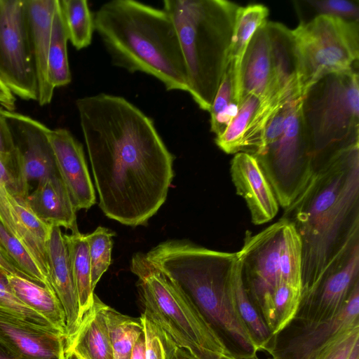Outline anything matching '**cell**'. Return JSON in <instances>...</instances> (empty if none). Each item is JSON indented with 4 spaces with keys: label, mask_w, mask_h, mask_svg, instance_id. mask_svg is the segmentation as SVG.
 I'll return each instance as SVG.
<instances>
[{
    "label": "cell",
    "mask_w": 359,
    "mask_h": 359,
    "mask_svg": "<svg viewBox=\"0 0 359 359\" xmlns=\"http://www.w3.org/2000/svg\"><path fill=\"white\" fill-rule=\"evenodd\" d=\"M76 105L100 208L122 224H146L166 200L173 155L153 121L124 97L99 93Z\"/></svg>",
    "instance_id": "obj_1"
},
{
    "label": "cell",
    "mask_w": 359,
    "mask_h": 359,
    "mask_svg": "<svg viewBox=\"0 0 359 359\" xmlns=\"http://www.w3.org/2000/svg\"><path fill=\"white\" fill-rule=\"evenodd\" d=\"M282 218L302 241V301L359 248V143L314 161Z\"/></svg>",
    "instance_id": "obj_2"
},
{
    "label": "cell",
    "mask_w": 359,
    "mask_h": 359,
    "mask_svg": "<svg viewBox=\"0 0 359 359\" xmlns=\"http://www.w3.org/2000/svg\"><path fill=\"white\" fill-rule=\"evenodd\" d=\"M147 259L191 301L223 346L237 359L259 351L236 311L233 288L236 252L211 250L187 240L162 242Z\"/></svg>",
    "instance_id": "obj_3"
},
{
    "label": "cell",
    "mask_w": 359,
    "mask_h": 359,
    "mask_svg": "<svg viewBox=\"0 0 359 359\" xmlns=\"http://www.w3.org/2000/svg\"><path fill=\"white\" fill-rule=\"evenodd\" d=\"M93 20L115 66L150 75L167 90L188 92L178 35L165 11L134 0H113L98 8Z\"/></svg>",
    "instance_id": "obj_4"
},
{
    "label": "cell",
    "mask_w": 359,
    "mask_h": 359,
    "mask_svg": "<svg viewBox=\"0 0 359 359\" xmlns=\"http://www.w3.org/2000/svg\"><path fill=\"white\" fill-rule=\"evenodd\" d=\"M183 53L188 92L198 107L210 109L229 63L240 6L226 0H164Z\"/></svg>",
    "instance_id": "obj_5"
},
{
    "label": "cell",
    "mask_w": 359,
    "mask_h": 359,
    "mask_svg": "<svg viewBox=\"0 0 359 359\" xmlns=\"http://www.w3.org/2000/svg\"><path fill=\"white\" fill-rule=\"evenodd\" d=\"M131 271L138 278L144 312L180 348L198 359L210 353H226L211 328L189 297L147 258L137 252Z\"/></svg>",
    "instance_id": "obj_6"
},
{
    "label": "cell",
    "mask_w": 359,
    "mask_h": 359,
    "mask_svg": "<svg viewBox=\"0 0 359 359\" xmlns=\"http://www.w3.org/2000/svg\"><path fill=\"white\" fill-rule=\"evenodd\" d=\"M302 114L313 162L359 143L358 68L327 74L305 92Z\"/></svg>",
    "instance_id": "obj_7"
},
{
    "label": "cell",
    "mask_w": 359,
    "mask_h": 359,
    "mask_svg": "<svg viewBox=\"0 0 359 359\" xmlns=\"http://www.w3.org/2000/svg\"><path fill=\"white\" fill-rule=\"evenodd\" d=\"M302 95L322 77L358 68L359 23L328 15L292 30Z\"/></svg>",
    "instance_id": "obj_8"
},
{
    "label": "cell",
    "mask_w": 359,
    "mask_h": 359,
    "mask_svg": "<svg viewBox=\"0 0 359 359\" xmlns=\"http://www.w3.org/2000/svg\"><path fill=\"white\" fill-rule=\"evenodd\" d=\"M302 99L292 107L281 135L253 155L283 209L295 198L313 169L311 145L302 114Z\"/></svg>",
    "instance_id": "obj_9"
},
{
    "label": "cell",
    "mask_w": 359,
    "mask_h": 359,
    "mask_svg": "<svg viewBox=\"0 0 359 359\" xmlns=\"http://www.w3.org/2000/svg\"><path fill=\"white\" fill-rule=\"evenodd\" d=\"M285 223L281 217L257 233L246 231L243 245L236 252L246 292L270 330L271 299L281 282L279 257Z\"/></svg>",
    "instance_id": "obj_10"
},
{
    "label": "cell",
    "mask_w": 359,
    "mask_h": 359,
    "mask_svg": "<svg viewBox=\"0 0 359 359\" xmlns=\"http://www.w3.org/2000/svg\"><path fill=\"white\" fill-rule=\"evenodd\" d=\"M0 79L15 95L37 101L25 0H0Z\"/></svg>",
    "instance_id": "obj_11"
},
{
    "label": "cell",
    "mask_w": 359,
    "mask_h": 359,
    "mask_svg": "<svg viewBox=\"0 0 359 359\" xmlns=\"http://www.w3.org/2000/svg\"><path fill=\"white\" fill-rule=\"evenodd\" d=\"M359 283L341 309L332 318L312 321L293 318L273 335L266 349L271 359H316L339 334L359 325Z\"/></svg>",
    "instance_id": "obj_12"
},
{
    "label": "cell",
    "mask_w": 359,
    "mask_h": 359,
    "mask_svg": "<svg viewBox=\"0 0 359 359\" xmlns=\"http://www.w3.org/2000/svg\"><path fill=\"white\" fill-rule=\"evenodd\" d=\"M0 346L14 359H68L63 334L1 309Z\"/></svg>",
    "instance_id": "obj_13"
},
{
    "label": "cell",
    "mask_w": 359,
    "mask_h": 359,
    "mask_svg": "<svg viewBox=\"0 0 359 359\" xmlns=\"http://www.w3.org/2000/svg\"><path fill=\"white\" fill-rule=\"evenodd\" d=\"M47 136L59 175L76 210L89 209L96 196L82 144L65 128L49 129Z\"/></svg>",
    "instance_id": "obj_14"
},
{
    "label": "cell",
    "mask_w": 359,
    "mask_h": 359,
    "mask_svg": "<svg viewBox=\"0 0 359 359\" xmlns=\"http://www.w3.org/2000/svg\"><path fill=\"white\" fill-rule=\"evenodd\" d=\"M0 223L26 248L49 280L47 243L51 226L35 215L27 198L10 193L1 184Z\"/></svg>",
    "instance_id": "obj_15"
},
{
    "label": "cell",
    "mask_w": 359,
    "mask_h": 359,
    "mask_svg": "<svg viewBox=\"0 0 359 359\" xmlns=\"http://www.w3.org/2000/svg\"><path fill=\"white\" fill-rule=\"evenodd\" d=\"M230 175L236 194L248 206L252 223L262 225L271 221L278 214L279 204L255 156L245 152L236 154L231 161Z\"/></svg>",
    "instance_id": "obj_16"
},
{
    "label": "cell",
    "mask_w": 359,
    "mask_h": 359,
    "mask_svg": "<svg viewBox=\"0 0 359 359\" xmlns=\"http://www.w3.org/2000/svg\"><path fill=\"white\" fill-rule=\"evenodd\" d=\"M359 283V248L339 268L327 276L315 291L299 305L294 318L321 321L334 317Z\"/></svg>",
    "instance_id": "obj_17"
},
{
    "label": "cell",
    "mask_w": 359,
    "mask_h": 359,
    "mask_svg": "<svg viewBox=\"0 0 359 359\" xmlns=\"http://www.w3.org/2000/svg\"><path fill=\"white\" fill-rule=\"evenodd\" d=\"M271 43V83L266 99L282 106L302 97L292 30L285 25L266 22Z\"/></svg>",
    "instance_id": "obj_18"
},
{
    "label": "cell",
    "mask_w": 359,
    "mask_h": 359,
    "mask_svg": "<svg viewBox=\"0 0 359 359\" xmlns=\"http://www.w3.org/2000/svg\"><path fill=\"white\" fill-rule=\"evenodd\" d=\"M47 253L49 280L65 314L67 343L76 332L81 319L67 243L60 227L51 226Z\"/></svg>",
    "instance_id": "obj_19"
},
{
    "label": "cell",
    "mask_w": 359,
    "mask_h": 359,
    "mask_svg": "<svg viewBox=\"0 0 359 359\" xmlns=\"http://www.w3.org/2000/svg\"><path fill=\"white\" fill-rule=\"evenodd\" d=\"M30 48L41 106L49 104L54 88L48 79V55L56 0H25Z\"/></svg>",
    "instance_id": "obj_20"
},
{
    "label": "cell",
    "mask_w": 359,
    "mask_h": 359,
    "mask_svg": "<svg viewBox=\"0 0 359 359\" xmlns=\"http://www.w3.org/2000/svg\"><path fill=\"white\" fill-rule=\"evenodd\" d=\"M267 20L254 33L235 81L238 104L250 95L266 98L271 83V43Z\"/></svg>",
    "instance_id": "obj_21"
},
{
    "label": "cell",
    "mask_w": 359,
    "mask_h": 359,
    "mask_svg": "<svg viewBox=\"0 0 359 359\" xmlns=\"http://www.w3.org/2000/svg\"><path fill=\"white\" fill-rule=\"evenodd\" d=\"M27 201L35 215L46 224L63 227L72 233L79 231L76 210L59 174L39 182Z\"/></svg>",
    "instance_id": "obj_22"
},
{
    "label": "cell",
    "mask_w": 359,
    "mask_h": 359,
    "mask_svg": "<svg viewBox=\"0 0 359 359\" xmlns=\"http://www.w3.org/2000/svg\"><path fill=\"white\" fill-rule=\"evenodd\" d=\"M95 294L93 304L83 315L79 328L66 343L68 359H114L104 309Z\"/></svg>",
    "instance_id": "obj_23"
},
{
    "label": "cell",
    "mask_w": 359,
    "mask_h": 359,
    "mask_svg": "<svg viewBox=\"0 0 359 359\" xmlns=\"http://www.w3.org/2000/svg\"><path fill=\"white\" fill-rule=\"evenodd\" d=\"M5 274L13 294L28 308L46 318L66 338L65 311L53 289L16 274Z\"/></svg>",
    "instance_id": "obj_24"
},
{
    "label": "cell",
    "mask_w": 359,
    "mask_h": 359,
    "mask_svg": "<svg viewBox=\"0 0 359 359\" xmlns=\"http://www.w3.org/2000/svg\"><path fill=\"white\" fill-rule=\"evenodd\" d=\"M67 243L70 267L76 287L80 318L89 310L94 301L91 285V266L86 234L79 231L64 234Z\"/></svg>",
    "instance_id": "obj_25"
},
{
    "label": "cell",
    "mask_w": 359,
    "mask_h": 359,
    "mask_svg": "<svg viewBox=\"0 0 359 359\" xmlns=\"http://www.w3.org/2000/svg\"><path fill=\"white\" fill-rule=\"evenodd\" d=\"M233 288L236 311L243 325L259 350L266 351L273 334L246 292L238 259L233 273Z\"/></svg>",
    "instance_id": "obj_26"
},
{
    "label": "cell",
    "mask_w": 359,
    "mask_h": 359,
    "mask_svg": "<svg viewBox=\"0 0 359 359\" xmlns=\"http://www.w3.org/2000/svg\"><path fill=\"white\" fill-rule=\"evenodd\" d=\"M67 41L59 0H56L48 55V79L54 89L67 86L72 81L67 55Z\"/></svg>",
    "instance_id": "obj_27"
},
{
    "label": "cell",
    "mask_w": 359,
    "mask_h": 359,
    "mask_svg": "<svg viewBox=\"0 0 359 359\" xmlns=\"http://www.w3.org/2000/svg\"><path fill=\"white\" fill-rule=\"evenodd\" d=\"M268 15V8L262 4L239 8L229 55V62L233 65L235 81L248 45L256 30L266 21Z\"/></svg>",
    "instance_id": "obj_28"
},
{
    "label": "cell",
    "mask_w": 359,
    "mask_h": 359,
    "mask_svg": "<svg viewBox=\"0 0 359 359\" xmlns=\"http://www.w3.org/2000/svg\"><path fill=\"white\" fill-rule=\"evenodd\" d=\"M104 314L107 325L114 359H130L133 347L143 332L142 323L105 305Z\"/></svg>",
    "instance_id": "obj_29"
},
{
    "label": "cell",
    "mask_w": 359,
    "mask_h": 359,
    "mask_svg": "<svg viewBox=\"0 0 359 359\" xmlns=\"http://www.w3.org/2000/svg\"><path fill=\"white\" fill-rule=\"evenodd\" d=\"M238 100L236 92L233 62L229 61L209 110L210 130L221 135L238 113Z\"/></svg>",
    "instance_id": "obj_30"
},
{
    "label": "cell",
    "mask_w": 359,
    "mask_h": 359,
    "mask_svg": "<svg viewBox=\"0 0 359 359\" xmlns=\"http://www.w3.org/2000/svg\"><path fill=\"white\" fill-rule=\"evenodd\" d=\"M262 103L263 98L255 95H250L241 102L237 114L226 130L215 138L221 150L228 154L242 151L245 137Z\"/></svg>",
    "instance_id": "obj_31"
},
{
    "label": "cell",
    "mask_w": 359,
    "mask_h": 359,
    "mask_svg": "<svg viewBox=\"0 0 359 359\" xmlns=\"http://www.w3.org/2000/svg\"><path fill=\"white\" fill-rule=\"evenodd\" d=\"M68 38L77 50L90 45L94 28L93 16L86 0H59Z\"/></svg>",
    "instance_id": "obj_32"
},
{
    "label": "cell",
    "mask_w": 359,
    "mask_h": 359,
    "mask_svg": "<svg viewBox=\"0 0 359 359\" xmlns=\"http://www.w3.org/2000/svg\"><path fill=\"white\" fill-rule=\"evenodd\" d=\"M285 221L279 257L280 280L300 289L302 292V241L293 224Z\"/></svg>",
    "instance_id": "obj_33"
},
{
    "label": "cell",
    "mask_w": 359,
    "mask_h": 359,
    "mask_svg": "<svg viewBox=\"0 0 359 359\" xmlns=\"http://www.w3.org/2000/svg\"><path fill=\"white\" fill-rule=\"evenodd\" d=\"M115 232L99 226L86 234L91 266V285L94 290L102 276L111 264L113 236Z\"/></svg>",
    "instance_id": "obj_34"
},
{
    "label": "cell",
    "mask_w": 359,
    "mask_h": 359,
    "mask_svg": "<svg viewBox=\"0 0 359 359\" xmlns=\"http://www.w3.org/2000/svg\"><path fill=\"white\" fill-rule=\"evenodd\" d=\"M0 245L14 265L29 280L45 287H52L50 280L26 248L12 236L0 223Z\"/></svg>",
    "instance_id": "obj_35"
},
{
    "label": "cell",
    "mask_w": 359,
    "mask_h": 359,
    "mask_svg": "<svg viewBox=\"0 0 359 359\" xmlns=\"http://www.w3.org/2000/svg\"><path fill=\"white\" fill-rule=\"evenodd\" d=\"M301 290L281 281L271 299L273 334L280 331L295 316L300 301Z\"/></svg>",
    "instance_id": "obj_36"
},
{
    "label": "cell",
    "mask_w": 359,
    "mask_h": 359,
    "mask_svg": "<svg viewBox=\"0 0 359 359\" xmlns=\"http://www.w3.org/2000/svg\"><path fill=\"white\" fill-rule=\"evenodd\" d=\"M145 341V359H172L177 346L144 312L140 317Z\"/></svg>",
    "instance_id": "obj_37"
},
{
    "label": "cell",
    "mask_w": 359,
    "mask_h": 359,
    "mask_svg": "<svg viewBox=\"0 0 359 359\" xmlns=\"http://www.w3.org/2000/svg\"><path fill=\"white\" fill-rule=\"evenodd\" d=\"M299 3L311 11L310 20L318 15H328L346 21H359L358 0H307Z\"/></svg>",
    "instance_id": "obj_38"
},
{
    "label": "cell",
    "mask_w": 359,
    "mask_h": 359,
    "mask_svg": "<svg viewBox=\"0 0 359 359\" xmlns=\"http://www.w3.org/2000/svg\"><path fill=\"white\" fill-rule=\"evenodd\" d=\"M0 309L34 325L58 332L46 318L28 308L13 294L6 274L1 270H0Z\"/></svg>",
    "instance_id": "obj_39"
},
{
    "label": "cell",
    "mask_w": 359,
    "mask_h": 359,
    "mask_svg": "<svg viewBox=\"0 0 359 359\" xmlns=\"http://www.w3.org/2000/svg\"><path fill=\"white\" fill-rule=\"evenodd\" d=\"M316 359H359V325L335 337Z\"/></svg>",
    "instance_id": "obj_40"
},
{
    "label": "cell",
    "mask_w": 359,
    "mask_h": 359,
    "mask_svg": "<svg viewBox=\"0 0 359 359\" xmlns=\"http://www.w3.org/2000/svg\"><path fill=\"white\" fill-rule=\"evenodd\" d=\"M0 184L10 193L27 198L29 185L24 179L20 161L11 162L0 156Z\"/></svg>",
    "instance_id": "obj_41"
},
{
    "label": "cell",
    "mask_w": 359,
    "mask_h": 359,
    "mask_svg": "<svg viewBox=\"0 0 359 359\" xmlns=\"http://www.w3.org/2000/svg\"><path fill=\"white\" fill-rule=\"evenodd\" d=\"M300 98L283 104L276 111L265 127L262 147L255 155L261 152L266 146L274 142L281 135L292 107Z\"/></svg>",
    "instance_id": "obj_42"
},
{
    "label": "cell",
    "mask_w": 359,
    "mask_h": 359,
    "mask_svg": "<svg viewBox=\"0 0 359 359\" xmlns=\"http://www.w3.org/2000/svg\"><path fill=\"white\" fill-rule=\"evenodd\" d=\"M0 156L11 162H18L19 156L5 117L0 111Z\"/></svg>",
    "instance_id": "obj_43"
},
{
    "label": "cell",
    "mask_w": 359,
    "mask_h": 359,
    "mask_svg": "<svg viewBox=\"0 0 359 359\" xmlns=\"http://www.w3.org/2000/svg\"><path fill=\"white\" fill-rule=\"evenodd\" d=\"M16 98L9 88L0 79V105L6 110L15 111Z\"/></svg>",
    "instance_id": "obj_44"
},
{
    "label": "cell",
    "mask_w": 359,
    "mask_h": 359,
    "mask_svg": "<svg viewBox=\"0 0 359 359\" xmlns=\"http://www.w3.org/2000/svg\"><path fill=\"white\" fill-rule=\"evenodd\" d=\"M0 270L5 273L16 274L27 278L13 263L9 256L0 245Z\"/></svg>",
    "instance_id": "obj_45"
},
{
    "label": "cell",
    "mask_w": 359,
    "mask_h": 359,
    "mask_svg": "<svg viewBox=\"0 0 359 359\" xmlns=\"http://www.w3.org/2000/svg\"><path fill=\"white\" fill-rule=\"evenodd\" d=\"M130 359H145V341L143 332L135 342Z\"/></svg>",
    "instance_id": "obj_46"
},
{
    "label": "cell",
    "mask_w": 359,
    "mask_h": 359,
    "mask_svg": "<svg viewBox=\"0 0 359 359\" xmlns=\"http://www.w3.org/2000/svg\"><path fill=\"white\" fill-rule=\"evenodd\" d=\"M172 359H198L189 351L177 346Z\"/></svg>",
    "instance_id": "obj_47"
},
{
    "label": "cell",
    "mask_w": 359,
    "mask_h": 359,
    "mask_svg": "<svg viewBox=\"0 0 359 359\" xmlns=\"http://www.w3.org/2000/svg\"><path fill=\"white\" fill-rule=\"evenodd\" d=\"M203 359H237L226 353H210L206 355ZM256 359H259L258 358Z\"/></svg>",
    "instance_id": "obj_48"
},
{
    "label": "cell",
    "mask_w": 359,
    "mask_h": 359,
    "mask_svg": "<svg viewBox=\"0 0 359 359\" xmlns=\"http://www.w3.org/2000/svg\"><path fill=\"white\" fill-rule=\"evenodd\" d=\"M0 359H14L0 346Z\"/></svg>",
    "instance_id": "obj_49"
}]
</instances>
